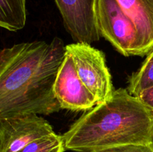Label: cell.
I'll use <instances>...</instances> for the list:
<instances>
[{
    "label": "cell",
    "instance_id": "obj_1",
    "mask_svg": "<svg viewBox=\"0 0 153 152\" xmlns=\"http://www.w3.org/2000/svg\"><path fill=\"white\" fill-rule=\"evenodd\" d=\"M66 46L59 37L0 49V119L61 110L53 92Z\"/></svg>",
    "mask_w": 153,
    "mask_h": 152
},
{
    "label": "cell",
    "instance_id": "obj_2",
    "mask_svg": "<svg viewBox=\"0 0 153 152\" xmlns=\"http://www.w3.org/2000/svg\"><path fill=\"white\" fill-rule=\"evenodd\" d=\"M62 138L66 150L76 152L153 143V112L127 89L120 88L84 113Z\"/></svg>",
    "mask_w": 153,
    "mask_h": 152
},
{
    "label": "cell",
    "instance_id": "obj_3",
    "mask_svg": "<svg viewBox=\"0 0 153 152\" xmlns=\"http://www.w3.org/2000/svg\"><path fill=\"white\" fill-rule=\"evenodd\" d=\"M66 52L71 57L79 78L97 104L108 101L114 90L104 53L86 43L67 45Z\"/></svg>",
    "mask_w": 153,
    "mask_h": 152
},
{
    "label": "cell",
    "instance_id": "obj_4",
    "mask_svg": "<svg viewBox=\"0 0 153 152\" xmlns=\"http://www.w3.org/2000/svg\"><path fill=\"white\" fill-rule=\"evenodd\" d=\"M97 23L101 37L126 57L136 56L137 34L132 21L116 0H98Z\"/></svg>",
    "mask_w": 153,
    "mask_h": 152
},
{
    "label": "cell",
    "instance_id": "obj_5",
    "mask_svg": "<svg viewBox=\"0 0 153 152\" xmlns=\"http://www.w3.org/2000/svg\"><path fill=\"white\" fill-rule=\"evenodd\" d=\"M55 134L40 115L25 113L0 119V152H16L34 140Z\"/></svg>",
    "mask_w": 153,
    "mask_h": 152
},
{
    "label": "cell",
    "instance_id": "obj_6",
    "mask_svg": "<svg viewBox=\"0 0 153 152\" xmlns=\"http://www.w3.org/2000/svg\"><path fill=\"white\" fill-rule=\"evenodd\" d=\"M65 29L76 43L100 40L97 23L98 0H55Z\"/></svg>",
    "mask_w": 153,
    "mask_h": 152
},
{
    "label": "cell",
    "instance_id": "obj_7",
    "mask_svg": "<svg viewBox=\"0 0 153 152\" xmlns=\"http://www.w3.org/2000/svg\"><path fill=\"white\" fill-rule=\"evenodd\" d=\"M53 92L61 109L89 110L97 104L94 95L79 78L71 57L66 52L54 83Z\"/></svg>",
    "mask_w": 153,
    "mask_h": 152
},
{
    "label": "cell",
    "instance_id": "obj_8",
    "mask_svg": "<svg viewBox=\"0 0 153 152\" xmlns=\"http://www.w3.org/2000/svg\"><path fill=\"white\" fill-rule=\"evenodd\" d=\"M135 26L136 56L147 55L153 49V0H116Z\"/></svg>",
    "mask_w": 153,
    "mask_h": 152
},
{
    "label": "cell",
    "instance_id": "obj_9",
    "mask_svg": "<svg viewBox=\"0 0 153 152\" xmlns=\"http://www.w3.org/2000/svg\"><path fill=\"white\" fill-rule=\"evenodd\" d=\"M26 22V0H0V27L10 31L22 29Z\"/></svg>",
    "mask_w": 153,
    "mask_h": 152
},
{
    "label": "cell",
    "instance_id": "obj_10",
    "mask_svg": "<svg viewBox=\"0 0 153 152\" xmlns=\"http://www.w3.org/2000/svg\"><path fill=\"white\" fill-rule=\"evenodd\" d=\"M153 86V49L146 56L141 66L128 78L127 90L137 97L146 89Z\"/></svg>",
    "mask_w": 153,
    "mask_h": 152
},
{
    "label": "cell",
    "instance_id": "obj_11",
    "mask_svg": "<svg viewBox=\"0 0 153 152\" xmlns=\"http://www.w3.org/2000/svg\"><path fill=\"white\" fill-rule=\"evenodd\" d=\"M62 136L55 134L34 140L16 152H64Z\"/></svg>",
    "mask_w": 153,
    "mask_h": 152
},
{
    "label": "cell",
    "instance_id": "obj_12",
    "mask_svg": "<svg viewBox=\"0 0 153 152\" xmlns=\"http://www.w3.org/2000/svg\"><path fill=\"white\" fill-rule=\"evenodd\" d=\"M97 152H153V143L126 145L105 149Z\"/></svg>",
    "mask_w": 153,
    "mask_h": 152
},
{
    "label": "cell",
    "instance_id": "obj_13",
    "mask_svg": "<svg viewBox=\"0 0 153 152\" xmlns=\"http://www.w3.org/2000/svg\"><path fill=\"white\" fill-rule=\"evenodd\" d=\"M137 98L153 112V86L143 91L139 96H137Z\"/></svg>",
    "mask_w": 153,
    "mask_h": 152
}]
</instances>
